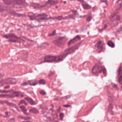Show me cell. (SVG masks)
<instances>
[{
  "mask_svg": "<svg viewBox=\"0 0 122 122\" xmlns=\"http://www.w3.org/2000/svg\"><path fill=\"white\" fill-rule=\"evenodd\" d=\"M57 1L54 0H48L45 3L41 4V3H32L30 4V6L34 9H41L46 7H50L52 5H55L57 3Z\"/></svg>",
  "mask_w": 122,
  "mask_h": 122,
  "instance_id": "obj_1",
  "label": "cell"
},
{
  "mask_svg": "<svg viewBox=\"0 0 122 122\" xmlns=\"http://www.w3.org/2000/svg\"><path fill=\"white\" fill-rule=\"evenodd\" d=\"M31 20H34L38 21L47 20L49 19L47 14L45 13H39L27 15Z\"/></svg>",
  "mask_w": 122,
  "mask_h": 122,
  "instance_id": "obj_2",
  "label": "cell"
},
{
  "mask_svg": "<svg viewBox=\"0 0 122 122\" xmlns=\"http://www.w3.org/2000/svg\"><path fill=\"white\" fill-rule=\"evenodd\" d=\"M3 3L7 5L24 6L27 5L26 0H2Z\"/></svg>",
  "mask_w": 122,
  "mask_h": 122,
  "instance_id": "obj_3",
  "label": "cell"
},
{
  "mask_svg": "<svg viewBox=\"0 0 122 122\" xmlns=\"http://www.w3.org/2000/svg\"><path fill=\"white\" fill-rule=\"evenodd\" d=\"M6 93V94H1L0 97H6V98H14L15 97L21 96L22 97L23 95L19 92L13 91H1V93Z\"/></svg>",
  "mask_w": 122,
  "mask_h": 122,
  "instance_id": "obj_4",
  "label": "cell"
},
{
  "mask_svg": "<svg viewBox=\"0 0 122 122\" xmlns=\"http://www.w3.org/2000/svg\"><path fill=\"white\" fill-rule=\"evenodd\" d=\"M105 71V69L102 67L100 63L98 62V63H96L93 67L92 70V72L93 74L95 75H98L102 71Z\"/></svg>",
  "mask_w": 122,
  "mask_h": 122,
  "instance_id": "obj_5",
  "label": "cell"
},
{
  "mask_svg": "<svg viewBox=\"0 0 122 122\" xmlns=\"http://www.w3.org/2000/svg\"><path fill=\"white\" fill-rule=\"evenodd\" d=\"M66 38L65 37H60L53 41V43L59 47H63L65 44Z\"/></svg>",
  "mask_w": 122,
  "mask_h": 122,
  "instance_id": "obj_6",
  "label": "cell"
},
{
  "mask_svg": "<svg viewBox=\"0 0 122 122\" xmlns=\"http://www.w3.org/2000/svg\"><path fill=\"white\" fill-rule=\"evenodd\" d=\"M82 41L78 42V43L74 45L73 46L71 47H69L66 49H65L64 51V52L66 54H67V55H69V54H70L73 52H74L77 49H78L79 47V46L81 45V43H82Z\"/></svg>",
  "mask_w": 122,
  "mask_h": 122,
  "instance_id": "obj_7",
  "label": "cell"
},
{
  "mask_svg": "<svg viewBox=\"0 0 122 122\" xmlns=\"http://www.w3.org/2000/svg\"><path fill=\"white\" fill-rule=\"evenodd\" d=\"M3 37L11 42H16L19 39V37L13 33H9L3 35Z\"/></svg>",
  "mask_w": 122,
  "mask_h": 122,
  "instance_id": "obj_8",
  "label": "cell"
},
{
  "mask_svg": "<svg viewBox=\"0 0 122 122\" xmlns=\"http://www.w3.org/2000/svg\"><path fill=\"white\" fill-rule=\"evenodd\" d=\"M1 84H14L16 83V80L12 78H9L3 80H1Z\"/></svg>",
  "mask_w": 122,
  "mask_h": 122,
  "instance_id": "obj_9",
  "label": "cell"
},
{
  "mask_svg": "<svg viewBox=\"0 0 122 122\" xmlns=\"http://www.w3.org/2000/svg\"><path fill=\"white\" fill-rule=\"evenodd\" d=\"M95 47L98 52H101L104 49V44L102 41L99 40L95 44Z\"/></svg>",
  "mask_w": 122,
  "mask_h": 122,
  "instance_id": "obj_10",
  "label": "cell"
},
{
  "mask_svg": "<svg viewBox=\"0 0 122 122\" xmlns=\"http://www.w3.org/2000/svg\"><path fill=\"white\" fill-rule=\"evenodd\" d=\"M55 56L53 55H46L43 58V62H55Z\"/></svg>",
  "mask_w": 122,
  "mask_h": 122,
  "instance_id": "obj_11",
  "label": "cell"
},
{
  "mask_svg": "<svg viewBox=\"0 0 122 122\" xmlns=\"http://www.w3.org/2000/svg\"><path fill=\"white\" fill-rule=\"evenodd\" d=\"M67 54L63 52L61 54L58 55V56H55V62H59L61 61H62L67 56Z\"/></svg>",
  "mask_w": 122,
  "mask_h": 122,
  "instance_id": "obj_12",
  "label": "cell"
},
{
  "mask_svg": "<svg viewBox=\"0 0 122 122\" xmlns=\"http://www.w3.org/2000/svg\"><path fill=\"white\" fill-rule=\"evenodd\" d=\"M77 0L81 2L83 8L84 10H88L91 8V6L89 4L87 3L84 0Z\"/></svg>",
  "mask_w": 122,
  "mask_h": 122,
  "instance_id": "obj_13",
  "label": "cell"
},
{
  "mask_svg": "<svg viewBox=\"0 0 122 122\" xmlns=\"http://www.w3.org/2000/svg\"><path fill=\"white\" fill-rule=\"evenodd\" d=\"M81 39V37L79 36V35H77L76 36H75V37H74L73 39H71L68 42V46H70L72 44L75 43V42H76L77 41L80 40Z\"/></svg>",
  "mask_w": 122,
  "mask_h": 122,
  "instance_id": "obj_14",
  "label": "cell"
},
{
  "mask_svg": "<svg viewBox=\"0 0 122 122\" xmlns=\"http://www.w3.org/2000/svg\"><path fill=\"white\" fill-rule=\"evenodd\" d=\"M118 80L119 83L122 85V67H119L118 70Z\"/></svg>",
  "mask_w": 122,
  "mask_h": 122,
  "instance_id": "obj_15",
  "label": "cell"
},
{
  "mask_svg": "<svg viewBox=\"0 0 122 122\" xmlns=\"http://www.w3.org/2000/svg\"><path fill=\"white\" fill-rule=\"evenodd\" d=\"M117 10H119L122 7V0H119L116 3Z\"/></svg>",
  "mask_w": 122,
  "mask_h": 122,
  "instance_id": "obj_16",
  "label": "cell"
},
{
  "mask_svg": "<svg viewBox=\"0 0 122 122\" xmlns=\"http://www.w3.org/2000/svg\"><path fill=\"white\" fill-rule=\"evenodd\" d=\"M10 13L12 14V15L13 16H17V17H21V16H26V15H23V14H20V13H18L16 12H15L14 11H10Z\"/></svg>",
  "mask_w": 122,
  "mask_h": 122,
  "instance_id": "obj_17",
  "label": "cell"
},
{
  "mask_svg": "<svg viewBox=\"0 0 122 122\" xmlns=\"http://www.w3.org/2000/svg\"><path fill=\"white\" fill-rule=\"evenodd\" d=\"M25 99H26V100H27V101L29 103H30L31 105H34V104H36L35 102L32 99H31V98H30L29 97H26V98H25Z\"/></svg>",
  "mask_w": 122,
  "mask_h": 122,
  "instance_id": "obj_18",
  "label": "cell"
},
{
  "mask_svg": "<svg viewBox=\"0 0 122 122\" xmlns=\"http://www.w3.org/2000/svg\"><path fill=\"white\" fill-rule=\"evenodd\" d=\"M2 102H3V103H6L7 104H8V105H10V106H11L12 107H14L16 108L17 110H18V108H17V106H16V105L14 104L13 103H10V102H7V101H1V103H2Z\"/></svg>",
  "mask_w": 122,
  "mask_h": 122,
  "instance_id": "obj_19",
  "label": "cell"
},
{
  "mask_svg": "<svg viewBox=\"0 0 122 122\" xmlns=\"http://www.w3.org/2000/svg\"><path fill=\"white\" fill-rule=\"evenodd\" d=\"M107 45L111 48H114L115 47L114 43L112 41H109L107 42Z\"/></svg>",
  "mask_w": 122,
  "mask_h": 122,
  "instance_id": "obj_20",
  "label": "cell"
},
{
  "mask_svg": "<svg viewBox=\"0 0 122 122\" xmlns=\"http://www.w3.org/2000/svg\"><path fill=\"white\" fill-rule=\"evenodd\" d=\"M30 112H32L33 113H35V114L38 113L39 112V111H38V110L36 109V108H32L31 109H30Z\"/></svg>",
  "mask_w": 122,
  "mask_h": 122,
  "instance_id": "obj_21",
  "label": "cell"
},
{
  "mask_svg": "<svg viewBox=\"0 0 122 122\" xmlns=\"http://www.w3.org/2000/svg\"><path fill=\"white\" fill-rule=\"evenodd\" d=\"M92 19V15H91V12H90L88 14V15H87V18H86V21H88L89 22Z\"/></svg>",
  "mask_w": 122,
  "mask_h": 122,
  "instance_id": "obj_22",
  "label": "cell"
},
{
  "mask_svg": "<svg viewBox=\"0 0 122 122\" xmlns=\"http://www.w3.org/2000/svg\"><path fill=\"white\" fill-rule=\"evenodd\" d=\"M20 108L21 109V110L22 111V112H23L24 113H25V114L27 113V112H26L27 110H26L25 107L24 106H21L20 107Z\"/></svg>",
  "mask_w": 122,
  "mask_h": 122,
  "instance_id": "obj_23",
  "label": "cell"
},
{
  "mask_svg": "<svg viewBox=\"0 0 122 122\" xmlns=\"http://www.w3.org/2000/svg\"><path fill=\"white\" fill-rule=\"evenodd\" d=\"M39 83L40 84H45V83H46V81L44 80H43V79H41V80H40L39 81H38Z\"/></svg>",
  "mask_w": 122,
  "mask_h": 122,
  "instance_id": "obj_24",
  "label": "cell"
},
{
  "mask_svg": "<svg viewBox=\"0 0 122 122\" xmlns=\"http://www.w3.org/2000/svg\"><path fill=\"white\" fill-rule=\"evenodd\" d=\"M55 32H56V30H54V31L52 32L51 33L49 34L48 35V36H54V35L55 34Z\"/></svg>",
  "mask_w": 122,
  "mask_h": 122,
  "instance_id": "obj_25",
  "label": "cell"
},
{
  "mask_svg": "<svg viewBox=\"0 0 122 122\" xmlns=\"http://www.w3.org/2000/svg\"><path fill=\"white\" fill-rule=\"evenodd\" d=\"M60 117H61V119H62V118L63 117V113H61L60 115Z\"/></svg>",
  "mask_w": 122,
  "mask_h": 122,
  "instance_id": "obj_26",
  "label": "cell"
},
{
  "mask_svg": "<svg viewBox=\"0 0 122 122\" xmlns=\"http://www.w3.org/2000/svg\"><path fill=\"white\" fill-rule=\"evenodd\" d=\"M121 30H122V26L119 28V29L118 30V31H121Z\"/></svg>",
  "mask_w": 122,
  "mask_h": 122,
  "instance_id": "obj_27",
  "label": "cell"
},
{
  "mask_svg": "<svg viewBox=\"0 0 122 122\" xmlns=\"http://www.w3.org/2000/svg\"><path fill=\"white\" fill-rule=\"evenodd\" d=\"M43 91H41V94H42V95H44L45 94V92H42Z\"/></svg>",
  "mask_w": 122,
  "mask_h": 122,
  "instance_id": "obj_28",
  "label": "cell"
}]
</instances>
